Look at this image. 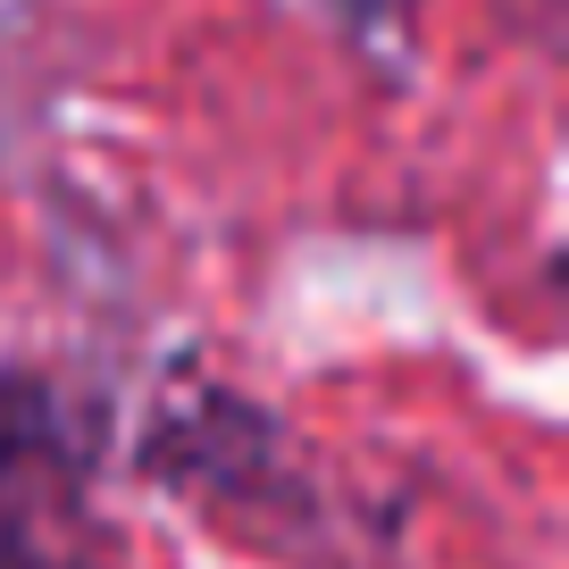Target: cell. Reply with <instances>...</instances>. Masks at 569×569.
Wrapping results in <instances>:
<instances>
[{
  "label": "cell",
  "instance_id": "obj_1",
  "mask_svg": "<svg viewBox=\"0 0 569 569\" xmlns=\"http://www.w3.org/2000/svg\"><path fill=\"white\" fill-rule=\"evenodd\" d=\"M0 569H109L84 452L34 377H0Z\"/></svg>",
  "mask_w": 569,
  "mask_h": 569
}]
</instances>
